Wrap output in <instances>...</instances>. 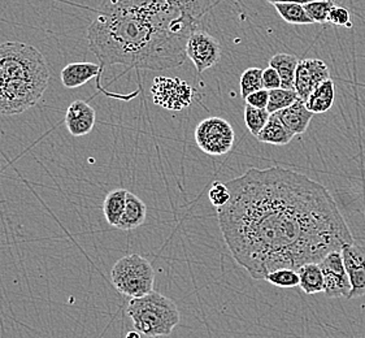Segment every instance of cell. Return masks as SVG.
<instances>
[{
	"mask_svg": "<svg viewBox=\"0 0 365 338\" xmlns=\"http://www.w3.org/2000/svg\"><path fill=\"white\" fill-rule=\"evenodd\" d=\"M278 15L282 17L284 21L294 25H309L314 24L312 19L308 16L304 6L295 3H274L273 4Z\"/></svg>",
	"mask_w": 365,
	"mask_h": 338,
	"instance_id": "obj_21",
	"label": "cell"
},
{
	"mask_svg": "<svg viewBox=\"0 0 365 338\" xmlns=\"http://www.w3.org/2000/svg\"><path fill=\"white\" fill-rule=\"evenodd\" d=\"M126 197H128V190L120 188V189L110 191L104 198L103 213L110 227L116 228L118 221L121 219L126 206Z\"/></svg>",
	"mask_w": 365,
	"mask_h": 338,
	"instance_id": "obj_20",
	"label": "cell"
},
{
	"mask_svg": "<svg viewBox=\"0 0 365 338\" xmlns=\"http://www.w3.org/2000/svg\"><path fill=\"white\" fill-rule=\"evenodd\" d=\"M256 138L262 143H268L273 146H286L292 142L294 134L282 124L277 113H272L267 126H264L263 130L259 133Z\"/></svg>",
	"mask_w": 365,
	"mask_h": 338,
	"instance_id": "obj_17",
	"label": "cell"
},
{
	"mask_svg": "<svg viewBox=\"0 0 365 338\" xmlns=\"http://www.w3.org/2000/svg\"><path fill=\"white\" fill-rule=\"evenodd\" d=\"M341 251L351 282L350 295L347 299L360 298L365 295V247L352 241L344 245Z\"/></svg>",
	"mask_w": 365,
	"mask_h": 338,
	"instance_id": "obj_11",
	"label": "cell"
},
{
	"mask_svg": "<svg viewBox=\"0 0 365 338\" xmlns=\"http://www.w3.org/2000/svg\"><path fill=\"white\" fill-rule=\"evenodd\" d=\"M241 96L246 99L250 94L255 93L257 90L264 88L263 85V69L260 68H249L246 69L241 76Z\"/></svg>",
	"mask_w": 365,
	"mask_h": 338,
	"instance_id": "obj_25",
	"label": "cell"
},
{
	"mask_svg": "<svg viewBox=\"0 0 365 338\" xmlns=\"http://www.w3.org/2000/svg\"><path fill=\"white\" fill-rule=\"evenodd\" d=\"M270 115L267 108H256L252 106H246L245 108V123L249 129L250 133L257 137L259 133L263 130L264 126H267L268 120H269Z\"/></svg>",
	"mask_w": 365,
	"mask_h": 338,
	"instance_id": "obj_24",
	"label": "cell"
},
{
	"mask_svg": "<svg viewBox=\"0 0 365 338\" xmlns=\"http://www.w3.org/2000/svg\"><path fill=\"white\" fill-rule=\"evenodd\" d=\"M319 265L324 273V293L327 298H349L351 282L344 267L342 251L329 252Z\"/></svg>",
	"mask_w": 365,
	"mask_h": 338,
	"instance_id": "obj_9",
	"label": "cell"
},
{
	"mask_svg": "<svg viewBox=\"0 0 365 338\" xmlns=\"http://www.w3.org/2000/svg\"><path fill=\"white\" fill-rule=\"evenodd\" d=\"M103 66H99L96 63H71L63 68L60 78L63 86L66 88H77L88 83L98 74L102 72Z\"/></svg>",
	"mask_w": 365,
	"mask_h": 338,
	"instance_id": "obj_14",
	"label": "cell"
},
{
	"mask_svg": "<svg viewBox=\"0 0 365 338\" xmlns=\"http://www.w3.org/2000/svg\"><path fill=\"white\" fill-rule=\"evenodd\" d=\"M245 101L249 106H252L256 108H267L268 102H269V90H267V88L257 90L255 93L250 94Z\"/></svg>",
	"mask_w": 365,
	"mask_h": 338,
	"instance_id": "obj_30",
	"label": "cell"
},
{
	"mask_svg": "<svg viewBox=\"0 0 365 338\" xmlns=\"http://www.w3.org/2000/svg\"><path fill=\"white\" fill-rule=\"evenodd\" d=\"M197 25L167 0H104L88 26V48L102 66L165 71L182 66Z\"/></svg>",
	"mask_w": 365,
	"mask_h": 338,
	"instance_id": "obj_2",
	"label": "cell"
},
{
	"mask_svg": "<svg viewBox=\"0 0 365 338\" xmlns=\"http://www.w3.org/2000/svg\"><path fill=\"white\" fill-rule=\"evenodd\" d=\"M146 203L139 198L138 195L128 191L125 211L118 221L116 228L125 230V232L139 228L146 221Z\"/></svg>",
	"mask_w": 365,
	"mask_h": 338,
	"instance_id": "obj_15",
	"label": "cell"
},
{
	"mask_svg": "<svg viewBox=\"0 0 365 338\" xmlns=\"http://www.w3.org/2000/svg\"><path fill=\"white\" fill-rule=\"evenodd\" d=\"M328 22L336 25V26H347L351 28L350 11L347 8L339 7V6H334L333 9L329 14Z\"/></svg>",
	"mask_w": 365,
	"mask_h": 338,
	"instance_id": "obj_29",
	"label": "cell"
},
{
	"mask_svg": "<svg viewBox=\"0 0 365 338\" xmlns=\"http://www.w3.org/2000/svg\"><path fill=\"white\" fill-rule=\"evenodd\" d=\"M235 134L233 126L225 118H208L200 121L195 129L197 148L210 156H222L233 150Z\"/></svg>",
	"mask_w": 365,
	"mask_h": 338,
	"instance_id": "obj_6",
	"label": "cell"
},
{
	"mask_svg": "<svg viewBox=\"0 0 365 338\" xmlns=\"http://www.w3.org/2000/svg\"><path fill=\"white\" fill-rule=\"evenodd\" d=\"M96 121V110L85 101H74L69 104L66 113L68 132L73 137H83L94 129Z\"/></svg>",
	"mask_w": 365,
	"mask_h": 338,
	"instance_id": "obj_12",
	"label": "cell"
},
{
	"mask_svg": "<svg viewBox=\"0 0 365 338\" xmlns=\"http://www.w3.org/2000/svg\"><path fill=\"white\" fill-rule=\"evenodd\" d=\"M186 55L197 68V73L202 74L219 63L222 47L216 38L197 28L187 39Z\"/></svg>",
	"mask_w": 365,
	"mask_h": 338,
	"instance_id": "obj_8",
	"label": "cell"
},
{
	"mask_svg": "<svg viewBox=\"0 0 365 338\" xmlns=\"http://www.w3.org/2000/svg\"><path fill=\"white\" fill-rule=\"evenodd\" d=\"M265 281H268L269 284L274 285V287L289 289V287H299V275H298V271H295V270L281 268V270L270 272L265 277Z\"/></svg>",
	"mask_w": 365,
	"mask_h": 338,
	"instance_id": "obj_26",
	"label": "cell"
},
{
	"mask_svg": "<svg viewBox=\"0 0 365 338\" xmlns=\"http://www.w3.org/2000/svg\"><path fill=\"white\" fill-rule=\"evenodd\" d=\"M167 1L175 9L182 12L183 15L189 16L197 21L211 7V0H167Z\"/></svg>",
	"mask_w": 365,
	"mask_h": 338,
	"instance_id": "obj_23",
	"label": "cell"
},
{
	"mask_svg": "<svg viewBox=\"0 0 365 338\" xmlns=\"http://www.w3.org/2000/svg\"><path fill=\"white\" fill-rule=\"evenodd\" d=\"M298 64H299V59L297 56L285 52L276 53L269 60V66L277 71L278 76L281 78V88L294 90L295 72H297Z\"/></svg>",
	"mask_w": 365,
	"mask_h": 338,
	"instance_id": "obj_18",
	"label": "cell"
},
{
	"mask_svg": "<svg viewBox=\"0 0 365 338\" xmlns=\"http://www.w3.org/2000/svg\"><path fill=\"white\" fill-rule=\"evenodd\" d=\"M329 78H330V73H329L328 66L322 60H299V64L295 72L294 90L297 91L299 99L306 102L314 88Z\"/></svg>",
	"mask_w": 365,
	"mask_h": 338,
	"instance_id": "obj_10",
	"label": "cell"
},
{
	"mask_svg": "<svg viewBox=\"0 0 365 338\" xmlns=\"http://www.w3.org/2000/svg\"><path fill=\"white\" fill-rule=\"evenodd\" d=\"M135 331L146 337H167L181 322L175 302L158 292L132 298L126 309Z\"/></svg>",
	"mask_w": 365,
	"mask_h": 338,
	"instance_id": "obj_4",
	"label": "cell"
},
{
	"mask_svg": "<svg viewBox=\"0 0 365 338\" xmlns=\"http://www.w3.org/2000/svg\"><path fill=\"white\" fill-rule=\"evenodd\" d=\"M299 99L295 90H287V88H274L269 90V102L267 110L269 113H277L286 107L292 106Z\"/></svg>",
	"mask_w": 365,
	"mask_h": 338,
	"instance_id": "obj_22",
	"label": "cell"
},
{
	"mask_svg": "<svg viewBox=\"0 0 365 338\" xmlns=\"http://www.w3.org/2000/svg\"><path fill=\"white\" fill-rule=\"evenodd\" d=\"M151 94L156 106L165 110L181 111L190 106L195 90L180 78L159 76L151 86Z\"/></svg>",
	"mask_w": 365,
	"mask_h": 338,
	"instance_id": "obj_7",
	"label": "cell"
},
{
	"mask_svg": "<svg viewBox=\"0 0 365 338\" xmlns=\"http://www.w3.org/2000/svg\"><path fill=\"white\" fill-rule=\"evenodd\" d=\"M110 279L117 292L129 298H139L154 292V267L138 254L118 259L110 271Z\"/></svg>",
	"mask_w": 365,
	"mask_h": 338,
	"instance_id": "obj_5",
	"label": "cell"
},
{
	"mask_svg": "<svg viewBox=\"0 0 365 338\" xmlns=\"http://www.w3.org/2000/svg\"><path fill=\"white\" fill-rule=\"evenodd\" d=\"M140 336H142V334H140L138 331H133L129 332V333L126 334V338H140Z\"/></svg>",
	"mask_w": 365,
	"mask_h": 338,
	"instance_id": "obj_33",
	"label": "cell"
},
{
	"mask_svg": "<svg viewBox=\"0 0 365 338\" xmlns=\"http://www.w3.org/2000/svg\"><path fill=\"white\" fill-rule=\"evenodd\" d=\"M299 287L306 295L324 293V273L319 263H307L298 270Z\"/></svg>",
	"mask_w": 365,
	"mask_h": 338,
	"instance_id": "obj_19",
	"label": "cell"
},
{
	"mask_svg": "<svg viewBox=\"0 0 365 338\" xmlns=\"http://www.w3.org/2000/svg\"><path fill=\"white\" fill-rule=\"evenodd\" d=\"M227 186L230 199L217 208L221 233L254 280L320 263L354 241L328 189L295 170L250 168Z\"/></svg>",
	"mask_w": 365,
	"mask_h": 338,
	"instance_id": "obj_1",
	"label": "cell"
},
{
	"mask_svg": "<svg viewBox=\"0 0 365 338\" xmlns=\"http://www.w3.org/2000/svg\"><path fill=\"white\" fill-rule=\"evenodd\" d=\"M270 4H274V3H295V4H302V6H306L308 3H312L316 0H268Z\"/></svg>",
	"mask_w": 365,
	"mask_h": 338,
	"instance_id": "obj_32",
	"label": "cell"
},
{
	"mask_svg": "<svg viewBox=\"0 0 365 338\" xmlns=\"http://www.w3.org/2000/svg\"><path fill=\"white\" fill-rule=\"evenodd\" d=\"M314 113L308 110L307 106L302 99H298L295 103L277 112L278 118L294 134V137L306 133L314 118Z\"/></svg>",
	"mask_w": 365,
	"mask_h": 338,
	"instance_id": "obj_13",
	"label": "cell"
},
{
	"mask_svg": "<svg viewBox=\"0 0 365 338\" xmlns=\"http://www.w3.org/2000/svg\"><path fill=\"white\" fill-rule=\"evenodd\" d=\"M50 78L48 64L34 46L0 43V115H20L37 106Z\"/></svg>",
	"mask_w": 365,
	"mask_h": 338,
	"instance_id": "obj_3",
	"label": "cell"
},
{
	"mask_svg": "<svg viewBox=\"0 0 365 338\" xmlns=\"http://www.w3.org/2000/svg\"><path fill=\"white\" fill-rule=\"evenodd\" d=\"M208 198L216 208L225 206L230 199V190L227 184H222L220 181H215L212 184L211 189L208 191Z\"/></svg>",
	"mask_w": 365,
	"mask_h": 338,
	"instance_id": "obj_28",
	"label": "cell"
},
{
	"mask_svg": "<svg viewBox=\"0 0 365 338\" xmlns=\"http://www.w3.org/2000/svg\"><path fill=\"white\" fill-rule=\"evenodd\" d=\"M334 99H336V86L333 80L329 78L314 88L312 94L308 96L304 103L312 113L322 115L333 107Z\"/></svg>",
	"mask_w": 365,
	"mask_h": 338,
	"instance_id": "obj_16",
	"label": "cell"
},
{
	"mask_svg": "<svg viewBox=\"0 0 365 338\" xmlns=\"http://www.w3.org/2000/svg\"><path fill=\"white\" fill-rule=\"evenodd\" d=\"M263 85L267 90H274L281 88V78L274 68H267L263 71Z\"/></svg>",
	"mask_w": 365,
	"mask_h": 338,
	"instance_id": "obj_31",
	"label": "cell"
},
{
	"mask_svg": "<svg viewBox=\"0 0 365 338\" xmlns=\"http://www.w3.org/2000/svg\"><path fill=\"white\" fill-rule=\"evenodd\" d=\"M336 6L334 0H316L312 3H308L304 6L308 16L312 19V21L317 24L328 22L329 14Z\"/></svg>",
	"mask_w": 365,
	"mask_h": 338,
	"instance_id": "obj_27",
	"label": "cell"
}]
</instances>
